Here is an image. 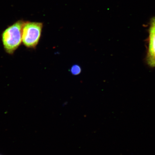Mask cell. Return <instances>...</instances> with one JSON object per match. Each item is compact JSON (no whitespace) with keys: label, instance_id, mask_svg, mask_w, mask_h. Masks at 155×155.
<instances>
[{"label":"cell","instance_id":"obj_2","mask_svg":"<svg viewBox=\"0 0 155 155\" xmlns=\"http://www.w3.org/2000/svg\"><path fill=\"white\" fill-rule=\"evenodd\" d=\"M43 24L42 23L25 21L22 31L23 45L27 48L35 49L41 38Z\"/></svg>","mask_w":155,"mask_h":155},{"label":"cell","instance_id":"obj_3","mask_svg":"<svg viewBox=\"0 0 155 155\" xmlns=\"http://www.w3.org/2000/svg\"><path fill=\"white\" fill-rule=\"evenodd\" d=\"M149 46L147 56V64L155 67V17L151 19L149 29Z\"/></svg>","mask_w":155,"mask_h":155},{"label":"cell","instance_id":"obj_1","mask_svg":"<svg viewBox=\"0 0 155 155\" xmlns=\"http://www.w3.org/2000/svg\"><path fill=\"white\" fill-rule=\"evenodd\" d=\"M25 21L19 20L9 26L1 35L2 41L6 53L12 55L22 43V31Z\"/></svg>","mask_w":155,"mask_h":155},{"label":"cell","instance_id":"obj_5","mask_svg":"<svg viewBox=\"0 0 155 155\" xmlns=\"http://www.w3.org/2000/svg\"></svg>","mask_w":155,"mask_h":155},{"label":"cell","instance_id":"obj_4","mask_svg":"<svg viewBox=\"0 0 155 155\" xmlns=\"http://www.w3.org/2000/svg\"><path fill=\"white\" fill-rule=\"evenodd\" d=\"M81 68L80 66L78 65L75 64L71 67L70 69V72L71 74L73 75H78L81 72Z\"/></svg>","mask_w":155,"mask_h":155}]
</instances>
